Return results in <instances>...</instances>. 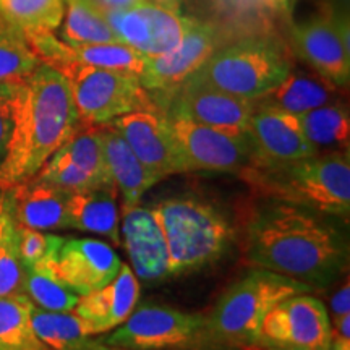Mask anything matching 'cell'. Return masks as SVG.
<instances>
[{"label": "cell", "mask_w": 350, "mask_h": 350, "mask_svg": "<svg viewBox=\"0 0 350 350\" xmlns=\"http://www.w3.org/2000/svg\"><path fill=\"white\" fill-rule=\"evenodd\" d=\"M255 111L253 100L185 80L161 104V112L211 126L234 137H247Z\"/></svg>", "instance_id": "4fadbf2b"}, {"label": "cell", "mask_w": 350, "mask_h": 350, "mask_svg": "<svg viewBox=\"0 0 350 350\" xmlns=\"http://www.w3.org/2000/svg\"><path fill=\"white\" fill-rule=\"evenodd\" d=\"M308 284L255 268L227 288L204 317L198 342L224 347L260 345L262 319L275 304L310 291Z\"/></svg>", "instance_id": "277c9868"}, {"label": "cell", "mask_w": 350, "mask_h": 350, "mask_svg": "<svg viewBox=\"0 0 350 350\" xmlns=\"http://www.w3.org/2000/svg\"><path fill=\"white\" fill-rule=\"evenodd\" d=\"M104 161L113 185L124 196V209L133 208L157 180L111 124L100 125Z\"/></svg>", "instance_id": "44dd1931"}, {"label": "cell", "mask_w": 350, "mask_h": 350, "mask_svg": "<svg viewBox=\"0 0 350 350\" xmlns=\"http://www.w3.org/2000/svg\"><path fill=\"white\" fill-rule=\"evenodd\" d=\"M240 178L258 195L329 217L350 213V161L347 151H329L284 164L248 163Z\"/></svg>", "instance_id": "3957f363"}, {"label": "cell", "mask_w": 350, "mask_h": 350, "mask_svg": "<svg viewBox=\"0 0 350 350\" xmlns=\"http://www.w3.org/2000/svg\"><path fill=\"white\" fill-rule=\"evenodd\" d=\"M291 49L325 80L344 88L350 78L349 25L332 8L325 7L317 15L291 26Z\"/></svg>", "instance_id": "30bf717a"}, {"label": "cell", "mask_w": 350, "mask_h": 350, "mask_svg": "<svg viewBox=\"0 0 350 350\" xmlns=\"http://www.w3.org/2000/svg\"><path fill=\"white\" fill-rule=\"evenodd\" d=\"M327 350H350V340L338 338V336H332L331 345Z\"/></svg>", "instance_id": "ab89813d"}, {"label": "cell", "mask_w": 350, "mask_h": 350, "mask_svg": "<svg viewBox=\"0 0 350 350\" xmlns=\"http://www.w3.org/2000/svg\"><path fill=\"white\" fill-rule=\"evenodd\" d=\"M111 125L122 135L157 182L183 172V163L169 120L161 111H137L117 117Z\"/></svg>", "instance_id": "9a60e30c"}, {"label": "cell", "mask_w": 350, "mask_h": 350, "mask_svg": "<svg viewBox=\"0 0 350 350\" xmlns=\"http://www.w3.org/2000/svg\"><path fill=\"white\" fill-rule=\"evenodd\" d=\"M104 13L119 41L144 57H157L175 49L191 20V16H182L151 2Z\"/></svg>", "instance_id": "5bb4252c"}, {"label": "cell", "mask_w": 350, "mask_h": 350, "mask_svg": "<svg viewBox=\"0 0 350 350\" xmlns=\"http://www.w3.org/2000/svg\"><path fill=\"white\" fill-rule=\"evenodd\" d=\"M15 85H0V164L5 157L15 122Z\"/></svg>", "instance_id": "d590c367"}, {"label": "cell", "mask_w": 350, "mask_h": 350, "mask_svg": "<svg viewBox=\"0 0 350 350\" xmlns=\"http://www.w3.org/2000/svg\"><path fill=\"white\" fill-rule=\"evenodd\" d=\"M72 49L80 64L113 70V72L131 73L137 77L142 75L144 62H146V57L124 42L78 44V46H72Z\"/></svg>", "instance_id": "4dcf8cb0"}, {"label": "cell", "mask_w": 350, "mask_h": 350, "mask_svg": "<svg viewBox=\"0 0 350 350\" xmlns=\"http://www.w3.org/2000/svg\"><path fill=\"white\" fill-rule=\"evenodd\" d=\"M152 213L165 239L169 275L198 271L217 261L234 239L226 214L198 198H170L157 203Z\"/></svg>", "instance_id": "8992f818"}, {"label": "cell", "mask_w": 350, "mask_h": 350, "mask_svg": "<svg viewBox=\"0 0 350 350\" xmlns=\"http://www.w3.org/2000/svg\"><path fill=\"white\" fill-rule=\"evenodd\" d=\"M331 317L329 321H338V319L350 314V286H349V275H345L344 282L331 297Z\"/></svg>", "instance_id": "8d00e7d4"}, {"label": "cell", "mask_w": 350, "mask_h": 350, "mask_svg": "<svg viewBox=\"0 0 350 350\" xmlns=\"http://www.w3.org/2000/svg\"><path fill=\"white\" fill-rule=\"evenodd\" d=\"M104 12L109 10H122V8H130L139 3H146L148 0H94Z\"/></svg>", "instance_id": "74e56055"}, {"label": "cell", "mask_w": 350, "mask_h": 350, "mask_svg": "<svg viewBox=\"0 0 350 350\" xmlns=\"http://www.w3.org/2000/svg\"><path fill=\"white\" fill-rule=\"evenodd\" d=\"M106 350H124V349H116V347H107Z\"/></svg>", "instance_id": "ee69618b"}, {"label": "cell", "mask_w": 350, "mask_h": 350, "mask_svg": "<svg viewBox=\"0 0 350 350\" xmlns=\"http://www.w3.org/2000/svg\"><path fill=\"white\" fill-rule=\"evenodd\" d=\"M67 5L62 36L68 46L120 42L109 25L106 13L94 0H64Z\"/></svg>", "instance_id": "484cf974"}, {"label": "cell", "mask_w": 350, "mask_h": 350, "mask_svg": "<svg viewBox=\"0 0 350 350\" xmlns=\"http://www.w3.org/2000/svg\"><path fill=\"white\" fill-rule=\"evenodd\" d=\"M54 154H59L68 159L70 163L78 165L86 174H90L100 185L113 183L107 172L106 161H104L103 142H100V125L81 124L78 122L77 129L70 135V138Z\"/></svg>", "instance_id": "83f0119b"}, {"label": "cell", "mask_w": 350, "mask_h": 350, "mask_svg": "<svg viewBox=\"0 0 350 350\" xmlns=\"http://www.w3.org/2000/svg\"><path fill=\"white\" fill-rule=\"evenodd\" d=\"M148 2L154 3V5H159V7L169 8V10L178 12V10H180V7H182V2H183V0H148Z\"/></svg>", "instance_id": "f35d334b"}, {"label": "cell", "mask_w": 350, "mask_h": 350, "mask_svg": "<svg viewBox=\"0 0 350 350\" xmlns=\"http://www.w3.org/2000/svg\"><path fill=\"white\" fill-rule=\"evenodd\" d=\"M226 44L230 42L219 26L191 16L190 25L175 49L163 55L146 57L139 83L161 111V104Z\"/></svg>", "instance_id": "ba28073f"}, {"label": "cell", "mask_w": 350, "mask_h": 350, "mask_svg": "<svg viewBox=\"0 0 350 350\" xmlns=\"http://www.w3.org/2000/svg\"><path fill=\"white\" fill-rule=\"evenodd\" d=\"M64 242L65 239L59 235L44 234L41 230L18 226V248L25 269L54 278L55 262Z\"/></svg>", "instance_id": "d6a6232c"}, {"label": "cell", "mask_w": 350, "mask_h": 350, "mask_svg": "<svg viewBox=\"0 0 350 350\" xmlns=\"http://www.w3.org/2000/svg\"><path fill=\"white\" fill-rule=\"evenodd\" d=\"M68 81L78 122L106 125L117 117L137 111H159L139 77L90 67L73 60L60 70Z\"/></svg>", "instance_id": "52a82bcc"}, {"label": "cell", "mask_w": 350, "mask_h": 350, "mask_svg": "<svg viewBox=\"0 0 350 350\" xmlns=\"http://www.w3.org/2000/svg\"><path fill=\"white\" fill-rule=\"evenodd\" d=\"M247 260L310 287L334 284L347 269V237L329 216L294 204L261 208L247 227Z\"/></svg>", "instance_id": "6da1fadb"}, {"label": "cell", "mask_w": 350, "mask_h": 350, "mask_svg": "<svg viewBox=\"0 0 350 350\" xmlns=\"http://www.w3.org/2000/svg\"><path fill=\"white\" fill-rule=\"evenodd\" d=\"M292 70V49L282 36L245 38L217 49L187 80L237 98L256 100Z\"/></svg>", "instance_id": "5b68a950"}, {"label": "cell", "mask_w": 350, "mask_h": 350, "mask_svg": "<svg viewBox=\"0 0 350 350\" xmlns=\"http://www.w3.org/2000/svg\"><path fill=\"white\" fill-rule=\"evenodd\" d=\"M23 294L28 295L38 308L47 312H73L80 299V295L65 287L55 278L31 269H25Z\"/></svg>", "instance_id": "836d02e7"}, {"label": "cell", "mask_w": 350, "mask_h": 350, "mask_svg": "<svg viewBox=\"0 0 350 350\" xmlns=\"http://www.w3.org/2000/svg\"><path fill=\"white\" fill-rule=\"evenodd\" d=\"M34 178L68 191V193L100 185L90 174H86L85 170H81L78 165L59 154H52L51 159L34 175Z\"/></svg>", "instance_id": "e575fe53"}, {"label": "cell", "mask_w": 350, "mask_h": 350, "mask_svg": "<svg viewBox=\"0 0 350 350\" xmlns=\"http://www.w3.org/2000/svg\"><path fill=\"white\" fill-rule=\"evenodd\" d=\"M2 211H3V191L0 190V226H2Z\"/></svg>", "instance_id": "7bdbcfd3"}, {"label": "cell", "mask_w": 350, "mask_h": 350, "mask_svg": "<svg viewBox=\"0 0 350 350\" xmlns=\"http://www.w3.org/2000/svg\"><path fill=\"white\" fill-rule=\"evenodd\" d=\"M243 350H306L300 347H261V345H253V347H247Z\"/></svg>", "instance_id": "60d3db41"}, {"label": "cell", "mask_w": 350, "mask_h": 350, "mask_svg": "<svg viewBox=\"0 0 350 350\" xmlns=\"http://www.w3.org/2000/svg\"><path fill=\"white\" fill-rule=\"evenodd\" d=\"M332 327L326 305L317 297L295 294L275 304L261 325V347L327 350Z\"/></svg>", "instance_id": "8fae6325"}, {"label": "cell", "mask_w": 350, "mask_h": 350, "mask_svg": "<svg viewBox=\"0 0 350 350\" xmlns=\"http://www.w3.org/2000/svg\"><path fill=\"white\" fill-rule=\"evenodd\" d=\"M25 266L20 258L18 226L13 221L3 196L0 226V297L23 294Z\"/></svg>", "instance_id": "1f68e13d"}, {"label": "cell", "mask_w": 350, "mask_h": 350, "mask_svg": "<svg viewBox=\"0 0 350 350\" xmlns=\"http://www.w3.org/2000/svg\"><path fill=\"white\" fill-rule=\"evenodd\" d=\"M0 18L20 31H54L64 18V0H0Z\"/></svg>", "instance_id": "f1b7e54d"}, {"label": "cell", "mask_w": 350, "mask_h": 350, "mask_svg": "<svg viewBox=\"0 0 350 350\" xmlns=\"http://www.w3.org/2000/svg\"><path fill=\"white\" fill-rule=\"evenodd\" d=\"M120 266L119 255L106 242L70 239L60 248L54 278L77 295H86L111 282Z\"/></svg>", "instance_id": "e0dca14e"}, {"label": "cell", "mask_w": 350, "mask_h": 350, "mask_svg": "<svg viewBox=\"0 0 350 350\" xmlns=\"http://www.w3.org/2000/svg\"><path fill=\"white\" fill-rule=\"evenodd\" d=\"M165 117L180 151L183 172L239 174L250 163L248 137H234L178 116Z\"/></svg>", "instance_id": "7c38bea8"}, {"label": "cell", "mask_w": 350, "mask_h": 350, "mask_svg": "<svg viewBox=\"0 0 350 350\" xmlns=\"http://www.w3.org/2000/svg\"><path fill=\"white\" fill-rule=\"evenodd\" d=\"M334 100H338V86L319 77L318 73L291 70L288 75L274 90L253 103L255 106L274 107L300 116Z\"/></svg>", "instance_id": "603a6c76"}, {"label": "cell", "mask_w": 350, "mask_h": 350, "mask_svg": "<svg viewBox=\"0 0 350 350\" xmlns=\"http://www.w3.org/2000/svg\"><path fill=\"white\" fill-rule=\"evenodd\" d=\"M23 33L0 18V85H15L39 67Z\"/></svg>", "instance_id": "f546056e"}, {"label": "cell", "mask_w": 350, "mask_h": 350, "mask_svg": "<svg viewBox=\"0 0 350 350\" xmlns=\"http://www.w3.org/2000/svg\"><path fill=\"white\" fill-rule=\"evenodd\" d=\"M2 191L8 213L18 226L34 230L68 229V191L34 177Z\"/></svg>", "instance_id": "d6986e66"}, {"label": "cell", "mask_w": 350, "mask_h": 350, "mask_svg": "<svg viewBox=\"0 0 350 350\" xmlns=\"http://www.w3.org/2000/svg\"><path fill=\"white\" fill-rule=\"evenodd\" d=\"M31 323L36 336L51 350H106L103 340L91 339L86 325L73 312H47L33 305Z\"/></svg>", "instance_id": "cb8c5ba5"}, {"label": "cell", "mask_w": 350, "mask_h": 350, "mask_svg": "<svg viewBox=\"0 0 350 350\" xmlns=\"http://www.w3.org/2000/svg\"><path fill=\"white\" fill-rule=\"evenodd\" d=\"M247 137L252 151L250 164H284L318 154L305 138L297 116L274 107L255 106Z\"/></svg>", "instance_id": "2e32d148"}, {"label": "cell", "mask_w": 350, "mask_h": 350, "mask_svg": "<svg viewBox=\"0 0 350 350\" xmlns=\"http://www.w3.org/2000/svg\"><path fill=\"white\" fill-rule=\"evenodd\" d=\"M139 300V282L133 269L122 262L119 273L111 282L91 294L80 295L73 313L86 325L91 336L120 326Z\"/></svg>", "instance_id": "ac0fdd59"}, {"label": "cell", "mask_w": 350, "mask_h": 350, "mask_svg": "<svg viewBox=\"0 0 350 350\" xmlns=\"http://www.w3.org/2000/svg\"><path fill=\"white\" fill-rule=\"evenodd\" d=\"M15 122L0 164V190L36 175L78 125L68 81L47 65L15 83Z\"/></svg>", "instance_id": "7a4b0ae2"}, {"label": "cell", "mask_w": 350, "mask_h": 350, "mask_svg": "<svg viewBox=\"0 0 350 350\" xmlns=\"http://www.w3.org/2000/svg\"><path fill=\"white\" fill-rule=\"evenodd\" d=\"M268 2L274 3V5L286 8V10H291V0H268Z\"/></svg>", "instance_id": "b9f144b4"}, {"label": "cell", "mask_w": 350, "mask_h": 350, "mask_svg": "<svg viewBox=\"0 0 350 350\" xmlns=\"http://www.w3.org/2000/svg\"><path fill=\"white\" fill-rule=\"evenodd\" d=\"M124 245L139 279L159 281L169 275L167 247L152 209L125 208Z\"/></svg>", "instance_id": "ffe728a7"}, {"label": "cell", "mask_w": 350, "mask_h": 350, "mask_svg": "<svg viewBox=\"0 0 350 350\" xmlns=\"http://www.w3.org/2000/svg\"><path fill=\"white\" fill-rule=\"evenodd\" d=\"M117 187L113 183L68 193L67 217L70 229H78L107 237L119 247L120 219L116 203Z\"/></svg>", "instance_id": "7402d4cb"}, {"label": "cell", "mask_w": 350, "mask_h": 350, "mask_svg": "<svg viewBox=\"0 0 350 350\" xmlns=\"http://www.w3.org/2000/svg\"><path fill=\"white\" fill-rule=\"evenodd\" d=\"M33 305L25 294L0 297V350H51L33 329Z\"/></svg>", "instance_id": "4316f807"}, {"label": "cell", "mask_w": 350, "mask_h": 350, "mask_svg": "<svg viewBox=\"0 0 350 350\" xmlns=\"http://www.w3.org/2000/svg\"><path fill=\"white\" fill-rule=\"evenodd\" d=\"M305 138L314 150L347 151L350 137L349 109L345 104L334 100L325 106L297 116Z\"/></svg>", "instance_id": "d4e9b609"}, {"label": "cell", "mask_w": 350, "mask_h": 350, "mask_svg": "<svg viewBox=\"0 0 350 350\" xmlns=\"http://www.w3.org/2000/svg\"><path fill=\"white\" fill-rule=\"evenodd\" d=\"M203 323V314L185 313L169 305L142 304L103 344L124 350L183 349L198 342Z\"/></svg>", "instance_id": "9c48e42d"}]
</instances>
